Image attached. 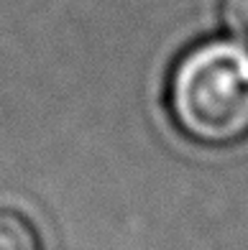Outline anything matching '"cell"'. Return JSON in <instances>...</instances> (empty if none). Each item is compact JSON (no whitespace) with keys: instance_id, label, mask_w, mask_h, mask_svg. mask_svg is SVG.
Returning a JSON list of instances; mask_svg holds the SVG:
<instances>
[{"instance_id":"obj_1","label":"cell","mask_w":248,"mask_h":250,"mask_svg":"<svg viewBox=\"0 0 248 250\" xmlns=\"http://www.w3.org/2000/svg\"><path fill=\"white\" fill-rule=\"evenodd\" d=\"M166 105L182 135L200 146L228 148L248 138V43L207 39L177 59Z\"/></svg>"},{"instance_id":"obj_2","label":"cell","mask_w":248,"mask_h":250,"mask_svg":"<svg viewBox=\"0 0 248 250\" xmlns=\"http://www.w3.org/2000/svg\"><path fill=\"white\" fill-rule=\"evenodd\" d=\"M0 250H41L36 227L23 214L0 209Z\"/></svg>"},{"instance_id":"obj_3","label":"cell","mask_w":248,"mask_h":250,"mask_svg":"<svg viewBox=\"0 0 248 250\" xmlns=\"http://www.w3.org/2000/svg\"><path fill=\"white\" fill-rule=\"evenodd\" d=\"M220 18L235 39L248 43V0H220Z\"/></svg>"}]
</instances>
